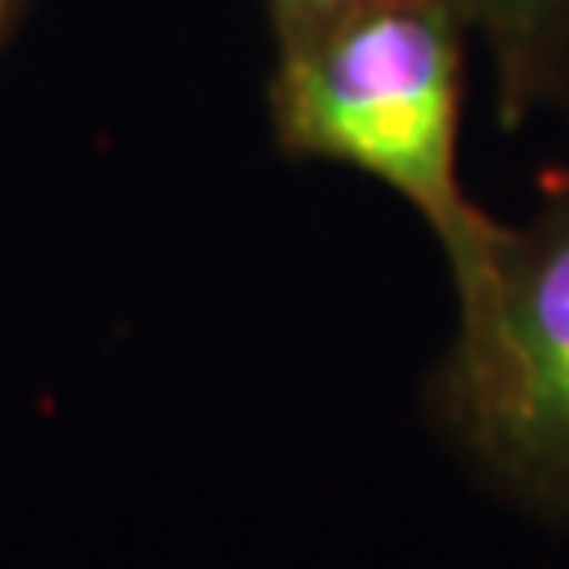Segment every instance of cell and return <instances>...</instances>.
Segmentation results:
<instances>
[{"mask_svg":"<svg viewBox=\"0 0 569 569\" xmlns=\"http://www.w3.org/2000/svg\"><path fill=\"white\" fill-rule=\"evenodd\" d=\"M472 34L448 0H355L274 34L270 127L296 161L388 186L465 274L498 220L460 178Z\"/></svg>","mask_w":569,"mask_h":569,"instance_id":"1","label":"cell"},{"mask_svg":"<svg viewBox=\"0 0 569 569\" xmlns=\"http://www.w3.org/2000/svg\"><path fill=\"white\" fill-rule=\"evenodd\" d=\"M456 329L427 413L502 502L569 531V169L451 279Z\"/></svg>","mask_w":569,"mask_h":569,"instance_id":"2","label":"cell"},{"mask_svg":"<svg viewBox=\"0 0 569 569\" xmlns=\"http://www.w3.org/2000/svg\"><path fill=\"white\" fill-rule=\"evenodd\" d=\"M486 51L507 122H523L540 106V84L569 34V0H448Z\"/></svg>","mask_w":569,"mask_h":569,"instance_id":"3","label":"cell"},{"mask_svg":"<svg viewBox=\"0 0 569 569\" xmlns=\"http://www.w3.org/2000/svg\"><path fill=\"white\" fill-rule=\"evenodd\" d=\"M342 4H355V0H266V18H270V30H291L300 21H312L321 13H333Z\"/></svg>","mask_w":569,"mask_h":569,"instance_id":"4","label":"cell"},{"mask_svg":"<svg viewBox=\"0 0 569 569\" xmlns=\"http://www.w3.org/2000/svg\"><path fill=\"white\" fill-rule=\"evenodd\" d=\"M536 110H552L569 122V34L561 39L557 56H552L549 72H545V84H540V106Z\"/></svg>","mask_w":569,"mask_h":569,"instance_id":"5","label":"cell"},{"mask_svg":"<svg viewBox=\"0 0 569 569\" xmlns=\"http://www.w3.org/2000/svg\"><path fill=\"white\" fill-rule=\"evenodd\" d=\"M4 9H9V0H0V21H4Z\"/></svg>","mask_w":569,"mask_h":569,"instance_id":"6","label":"cell"}]
</instances>
